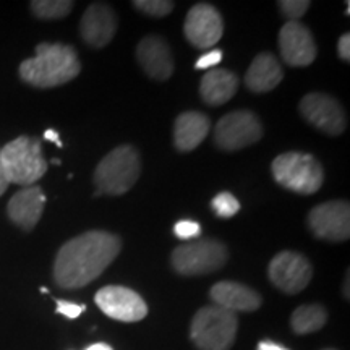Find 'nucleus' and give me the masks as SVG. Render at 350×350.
<instances>
[{"label": "nucleus", "instance_id": "nucleus-1", "mask_svg": "<svg viewBox=\"0 0 350 350\" xmlns=\"http://www.w3.org/2000/svg\"><path fill=\"white\" fill-rule=\"evenodd\" d=\"M122 250L111 232L90 230L68 240L54 261V279L62 288H81L98 279Z\"/></svg>", "mask_w": 350, "mask_h": 350}, {"label": "nucleus", "instance_id": "nucleus-2", "mask_svg": "<svg viewBox=\"0 0 350 350\" xmlns=\"http://www.w3.org/2000/svg\"><path fill=\"white\" fill-rule=\"evenodd\" d=\"M81 65L77 51L67 44L41 42L36 55L20 65L21 80L34 88L49 90L62 86L78 77Z\"/></svg>", "mask_w": 350, "mask_h": 350}, {"label": "nucleus", "instance_id": "nucleus-3", "mask_svg": "<svg viewBox=\"0 0 350 350\" xmlns=\"http://www.w3.org/2000/svg\"><path fill=\"white\" fill-rule=\"evenodd\" d=\"M142 172L138 151L130 144L112 150L94 170L96 195H124L137 183Z\"/></svg>", "mask_w": 350, "mask_h": 350}, {"label": "nucleus", "instance_id": "nucleus-4", "mask_svg": "<svg viewBox=\"0 0 350 350\" xmlns=\"http://www.w3.org/2000/svg\"><path fill=\"white\" fill-rule=\"evenodd\" d=\"M0 163L8 183L23 187H31L47 170L41 139L34 137H18L5 144L0 150Z\"/></svg>", "mask_w": 350, "mask_h": 350}, {"label": "nucleus", "instance_id": "nucleus-5", "mask_svg": "<svg viewBox=\"0 0 350 350\" xmlns=\"http://www.w3.org/2000/svg\"><path fill=\"white\" fill-rule=\"evenodd\" d=\"M239 331L237 313L217 305L203 306L191 321L190 336L200 350H230Z\"/></svg>", "mask_w": 350, "mask_h": 350}, {"label": "nucleus", "instance_id": "nucleus-6", "mask_svg": "<svg viewBox=\"0 0 350 350\" xmlns=\"http://www.w3.org/2000/svg\"><path fill=\"white\" fill-rule=\"evenodd\" d=\"M271 170L279 185L299 195L317 193L325 180L319 161L306 152H284L273 161Z\"/></svg>", "mask_w": 350, "mask_h": 350}, {"label": "nucleus", "instance_id": "nucleus-7", "mask_svg": "<svg viewBox=\"0 0 350 350\" xmlns=\"http://www.w3.org/2000/svg\"><path fill=\"white\" fill-rule=\"evenodd\" d=\"M229 253L219 240H195L183 243L172 252V268L182 275H201L219 271L227 262Z\"/></svg>", "mask_w": 350, "mask_h": 350}, {"label": "nucleus", "instance_id": "nucleus-8", "mask_svg": "<svg viewBox=\"0 0 350 350\" xmlns=\"http://www.w3.org/2000/svg\"><path fill=\"white\" fill-rule=\"evenodd\" d=\"M262 125L252 111H234L222 117L214 129V143L222 151H239L260 142Z\"/></svg>", "mask_w": 350, "mask_h": 350}, {"label": "nucleus", "instance_id": "nucleus-9", "mask_svg": "<svg viewBox=\"0 0 350 350\" xmlns=\"http://www.w3.org/2000/svg\"><path fill=\"white\" fill-rule=\"evenodd\" d=\"M300 116L329 137H339L347 126V116L339 100L329 94L310 93L304 96L299 106Z\"/></svg>", "mask_w": 350, "mask_h": 350}, {"label": "nucleus", "instance_id": "nucleus-10", "mask_svg": "<svg viewBox=\"0 0 350 350\" xmlns=\"http://www.w3.org/2000/svg\"><path fill=\"white\" fill-rule=\"evenodd\" d=\"M269 281L284 294L295 295L312 281L313 268L304 255L297 252L278 253L269 262Z\"/></svg>", "mask_w": 350, "mask_h": 350}, {"label": "nucleus", "instance_id": "nucleus-11", "mask_svg": "<svg viewBox=\"0 0 350 350\" xmlns=\"http://www.w3.org/2000/svg\"><path fill=\"white\" fill-rule=\"evenodd\" d=\"M308 227L314 237L327 242H345L350 237V206L336 200L314 206L308 214Z\"/></svg>", "mask_w": 350, "mask_h": 350}, {"label": "nucleus", "instance_id": "nucleus-12", "mask_svg": "<svg viewBox=\"0 0 350 350\" xmlns=\"http://www.w3.org/2000/svg\"><path fill=\"white\" fill-rule=\"evenodd\" d=\"M187 41L196 49H208L219 42L224 33L221 13L211 3H196L188 12L183 25Z\"/></svg>", "mask_w": 350, "mask_h": 350}, {"label": "nucleus", "instance_id": "nucleus-13", "mask_svg": "<svg viewBox=\"0 0 350 350\" xmlns=\"http://www.w3.org/2000/svg\"><path fill=\"white\" fill-rule=\"evenodd\" d=\"M96 305L109 318L124 323H137L148 314V306L137 292L124 286L103 287L94 297Z\"/></svg>", "mask_w": 350, "mask_h": 350}, {"label": "nucleus", "instance_id": "nucleus-14", "mask_svg": "<svg viewBox=\"0 0 350 350\" xmlns=\"http://www.w3.org/2000/svg\"><path fill=\"white\" fill-rule=\"evenodd\" d=\"M279 51L291 67H306L317 59L318 49L312 31L300 21H287L279 31Z\"/></svg>", "mask_w": 350, "mask_h": 350}, {"label": "nucleus", "instance_id": "nucleus-15", "mask_svg": "<svg viewBox=\"0 0 350 350\" xmlns=\"http://www.w3.org/2000/svg\"><path fill=\"white\" fill-rule=\"evenodd\" d=\"M116 10L104 2H94L86 8L80 21L81 39L93 49H103L117 33Z\"/></svg>", "mask_w": 350, "mask_h": 350}, {"label": "nucleus", "instance_id": "nucleus-16", "mask_svg": "<svg viewBox=\"0 0 350 350\" xmlns=\"http://www.w3.org/2000/svg\"><path fill=\"white\" fill-rule=\"evenodd\" d=\"M137 60L148 77L165 81L174 73V59L169 44L159 36H146L137 47Z\"/></svg>", "mask_w": 350, "mask_h": 350}, {"label": "nucleus", "instance_id": "nucleus-17", "mask_svg": "<svg viewBox=\"0 0 350 350\" xmlns=\"http://www.w3.org/2000/svg\"><path fill=\"white\" fill-rule=\"evenodd\" d=\"M44 204H46V195L42 193L41 187H26L16 191L8 201L7 214L13 224L26 232H31L42 216Z\"/></svg>", "mask_w": 350, "mask_h": 350}, {"label": "nucleus", "instance_id": "nucleus-18", "mask_svg": "<svg viewBox=\"0 0 350 350\" xmlns=\"http://www.w3.org/2000/svg\"><path fill=\"white\" fill-rule=\"evenodd\" d=\"M209 297L217 306L232 313L255 312L261 306V297L256 291L232 281L214 284L209 291Z\"/></svg>", "mask_w": 350, "mask_h": 350}, {"label": "nucleus", "instance_id": "nucleus-19", "mask_svg": "<svg viewBox=\"0 0 350 350\" xmlns=\"http://www.w3.org/2000/svg\"><path fill=\"white\" fill-rule=\"evenodd\" d=\"M211 130L208 116L196 111L183 112L174 124V146L182 152L196 150Z\"/></svg>", "mask_w": 350, "mask_h": 350}, {"label": "nucleus", "instance_id": "nucleus-20", "mask_svg": "<svg viewBox=\"0 0 350 350\" xmlns=\"http://www.w3.org/2000/svg\"><path fill=\"white\" fill-rule=\"evenodd\" d=\"M284 72L275 55L269 52L258 54L247 73H245V85L253 93H268L282 81Z\"/></svg>", "mask_w": 350, "mask_h": 350}, {"label": "nucleus", "instance_id": "nucleus-21", "mask_svg": "<svg viewBox=\"0 0 350 350\" xmlns=\"http://www.w3.org/2000/svg\"><path fill=\"white\" fill-rule=\"evenodd\" d=\"M237 90V75L224 68H214L211 72H206L200 81V96L208 106H222L234 98Z\"/></svg>", "mask_w": 350, "mask_h": 350}, {"label": "nucleus", "instance_id": "nucleus-22", "mask_svg": "<svg viewBox=\"0 0 350 350\" xmlns=\"http://www.w3.org/2000/svg\"><path fill=\"white\" fill-rule=\"evenodd\" d=\"M327 321V312L321 305H301L292 313L291 326L297 334L319 331Z\"/></svg>", "mask_w": 350, "mask_h": 350}, {"label": "nucleus", "instance_id": "nucleus-23", "mask_svg": "<svg viewBox=\"0 0 350 350\" xmlns=\"http://www.w3.org/2000/svg\"><path fill=\"white\" fill-rule=\"evenodd\" d=\"M75 3L68 0H34L29 3L31 12L39 20H62L72 12Z\"/></svg>", "mask_w": 350, "mask_h": 350}, {"label": "nucleus", "instance_id": "nucleus-24", "mask_svg": "<svg viewBox=\"0 0 350 350\" xmlns=\"http://www.w3.org/2000/svg\"><path fill=\"white\" fill-rule=\"evenodd\" d=\"M211 208L213 211L216 213V216L227 219L234 217L235 214L240 211V203L234 195L229 193V191H221V193L213 198Z\"/></svg>", "mask_w": 350, "mask_h": 350}, {"label": "nucleus", "instance_id": "nucleus-25", "mask_svg": "<svg viewBox=\"0 0 350 350\" xmlns=\"http://www.w3.org/2000/svg\"><path fill=\"white\" fill-rule=\"evenodd\" d=\"M133 7L146 15L154 16V18H163L174 10V2L170 0H137L133 2Z\"/></svg>", "mask_w": 350, "mask_h": 350}, {"label": "nucleus", "instance_id": "nucleus-26", "mask_svg": "<svg viewBox=\"0 0 350 350\" xmlns=\"http://www.w3.org/2000/svg\"><path fill=\"white\" fill-rule=\"evenodd\" d=\"M310 5H312V2H308V0H282V2H279L281 12L287 16L288 21L301 18L308 12Z\"/></svg>", "mask_w": 350, "mask_h": 350}, {"label": "nucleus", "instance_id": "nucleus-27", "mask_svg": "<svg viewBox=\"0 0 350 350\" xmlns=\"http://www.w3.org/2000/svg\"><path fill=\"white\" fill-rule=\"evenodd\" d=\"M174 234H175V237L180 239V240L198 239L201 235V226L195 221L183 219V221H178L177 224L174 226Z\"/></svg>", "mask_w": 350, "mask_h": 350}, {"label": "nucleus", "instance_id": "nucleus-28", "mask_svg": "<svg viewBox=\"0 0 350 350\" xmlns=\"http://www.w3.org/2000/svg\"><path fill=\"white\" fill-rule=\"evenodd\" d=\"M55 304H57V313L64 314V317L68 319H77L86 310L85 305L73 304V301H67V300H57Z\"/></svg>", "mask_w": 350, "mask_h": 350}, {"label": "nucleus", "instance_id": "nucleus-29", "mask_svg": "<svg viewBox=\"0 0 350 350\" xmlns=\"http://www.w3.org/2000/svg\"><path fill=\"white\" fill-rule=\"evenodd\" d=\"M221 60H222V51L213 49V51L206 52V54H203L198 60H196L195 68L196 70H209V68L216 67L217 64H221Z\"/></svg>", "mask_w": 350, "mask_h": 350}, {"label": "nucleus", "instance_id": "nucleus-30", "mask_svg": "<svg viewBox=\"0 0 350 350\" xmlns=\"http://www.w3.org/2000/svg\"><path fill=\"white\" fill-rule=\"evenodd\" d=\"M338 52H339V57L344 60V62H349L350 60V34L349 33H345L339 38Z\"/></svg>", "mask_w": 350, "mask_h": 350}, {"label": "nucleus", "instance_id": "nucleus-31", "mask_svg": "<svg viewBox=\"0 0 350 350\" xmlns=\"http://www.w3.org/2000/svg\"><path fill=\"white\" fill-rule=\"evenodd\" d=\"M256 350H288V349H286L281 344L273 342V340H261V342L258 344Z\"/></svg>", "mask_w": 350, "mask_h": 350}, {"label": "nucleus", "instance_id": "nucleus-32", "mask_svg": "<svg viewBox=\"0 0 350 350\" xmlns=\"http://www.w3.org/2000/svg\"><path fill=\"white\" fill-rule=\"evenodd\" d=\"M44 139L55 143L57 146L62 148V142H60V135L57 133L55 130H46V131H44Z\"/></svg>", "mask_w": 350, "mask_h": 350}, {"label": "nucleus", "instance_id": "nucleus-33", "mask_svg": "<svg viewBox=\"0 0 350 350\" xmlns=\"http://www.w3.org/2000/svg\"><path fill=\"white\" fill-rule=\"evenodd\" d=\"M7 187H8V180H7V177H5V172H3L2 163H0V196L5 193Z\"/></svg>", "mask_w": 350, "mask_h": 350}, {"label": "nucleus", "instance_id": "nucleus-34", "mask_svg": "<svg viewBox=\"0 0 350 350\" xmlns=\"http://www.w3.org/2000/svg\"><path fill=\"white\" fill-rule=\"evenodd\" d=\"M85 350H113L111 345L109 344H104V342H98V344H91L90 347L85 349Z\"/></svg>", "mask_w": 350, "mask_h": 350}, {"label": "nucleus", "instance_id": "nucleus-35", "mask_svg": "<svg viewBox=\"0 0 350 350\" xmlns=\"http://www.w3.org/2000/svg\"><path fill=\"white\" fill-rule=\"evenodd\" d=\"M326 350H334V349H326Z\"/></svg>", "mask_w": 350, "mask_h": 350}]
</instances>
